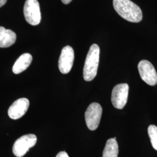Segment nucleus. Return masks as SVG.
<instances>
[{"instance_id":"2","label":"nucleus","mask_w":157,"mask_h":157,"mask_svg":"<svg viewBox=\"0 0 157 157\" xmlns=\"http://www.w3.org/2000/svg\"><path fill=\"white\" fill-rule=\"evenodd\" d=\"M100 47L96 44L90 47L86 56L83 68V78L87 82L95 78L99 63Z\"/></svg>"},{"instance_id":"14","label":"nucleus","mask_w":157,"mask_h":157,"mask_svg":"<svg viewBox=\"0 0 157 157\" xmlns=\"http://www.w3.org/2000/svg\"><path fill=\"white\" fill-rule=\"evenodd\" d=\"M56 157H69L68 156L67 153L65 151L59 152L57 155Z\"/></svg>"},{"instance_id":"8","label":"nucleus","mask_w":157,"mask_h":157,"mask_svg":"<svg viewBox=\"0 0 157 157\" xmlns=\"http://www.w3.org/2000/svg\"><path fill=\"white\" fill-rule=\"evenodd\" d=\"M75 53L72 47L65 46L63 48L58 61V67L63 74L69 73L73 66Z\"/></svg>"},{"instance_id":"13","label":"nucleus","mask_w":157,"mask_h":157,"mask_svg":"<svg viewBox=\"0 0 157 157\" xmlns=\"http://www.w3.org/2000/svg\"><path fill=\"white\" fill-rule=\"evenodd\" d=\"M148 133L152 146L157 151V126L153 124L150 125L148 128Z\"/></svg>"},{"instance_id":"1","label":"nucleus","mask_w":157,"mask_h":157,"mask_svg":"<svg viewBox=\"0 0 157 157\" xmlns=\"http://www.w3.org/2000/svg\"><path fill=\"white\" fill-rule=\"evenodd\" d=\"M115 10L118 14L130 22H140L143 18L140 8L130 0H113Z\"/></svg>"},{"instance_id":"3","label":"nucleus","mask_w":157,"mask_h":157,"mask_svg":"<svg viewBox=\"0 0 157 157\" xmlns=\"http://www.w3.org/2000/svg\"><path fill=\"white\" fill-rule=\"evenodd\" d=\"M37 142V137L33 134L24 135L17 139L13 144L12 152L17 157H22Z\"/></svg>"},{"instance_id":"16","label":"nucleus","mask_w":157,"mask_h":157,"mask_svg":"<svg viewBox=\"0 0 157 157\" xmlns=\"http://www.w3.org/2000/svg\"><path fill=\"white\" fill-rule=\"evenodd\" d=\"M62 2L64 4H69L72 0H61Z\"/></svg>"},{"instance_id":"12","label":"nucleus","mask_w":157,"mask_h":157,"mask_svg":"<svg viewBox=\"0 0 157 157\" xmlns=\"http://www.w3.org/2000/svg\"><path fill=\"white\" fill-rule=\"evenodd\" d=\"M118 144L115 139H109L107 140L102 157H118Z\"/></svg>"},{"instance_id":"15","label":"nucleus","mask_w":157,"mask_h":157,"mask_svg":"<svg viewBox=\"0 0 157 157\" xmlns=\"http://www.w3.org/2000/svg\"><path fill=\"white\" fill-rule=\"evenodd\" d=\"M7 0H0V8L4 6Z\"/></svg>"},{"instance_id":"7","label":"nucleus","mask_w":157,"mask_h":157,"mask_svg":"<svg viewBox=\"0 0 157 157\" xmlns=\"http://www.w3.org/2000/svg\"><path fill=\"white\" fill-rule=\"evenodd\" d=\"M138 70L141 78L146 83L155 86L157 83V73L151 63L147 60H142L139 63Z\"/></svg>"},{"instance_id":"6","label":"nucleus","mask_w":157,"mask_h":157,"mask_svg":"<svg viewBox=\"0 0 157 157\" xmlns=\"http://www.w3.org/2000/svg\"><path fill=\"white\" fill-rule=\"evenodd\" d=\"M129 89V85L127 83L117 84L114 87L111 95L113 107L119 109L124 108L128 101Z\"/></svg>"},{"instance_id":"11","label":"nucleus","mask_w":157,"mask_h":157,"mask_svg":"<svg viewBox=\"0 0 157 157\" xmlns=\"http://www.w3.org/2000/svg\"><path fill=\"white\" fill-rule=\"evenodd\" d=\"M32 56L29 53H25L15 62L13 67L12 71L15 74H19L25 71L30 66L32 62Z\"/></svg>"},{"instance_id":"10","label":"nucleus","mask_w":157,"mask_h":157,"mask_svg":"<svg viewBox=\"0 0 157 157\" xmlns=\"http://www.w3.org/2000/svg\"><path fill=\"white\" fill-rule=\"evenodd\" d=\"M17 40V35L10 29L0 26V48H7L13 45Z\"/></svg>"},{"instance_id":"9","label":"nucleus","mask_w":157,"mask_h":157,"mask_svg":"<svg viewBox=\"0 0 157 157\" xmlns=\"http://www.w3.org/2000/svg\"><path fill=\"white\" fill-rule=\"evenodd\" d=\"M29 107V101L28 98H19L15 101L9 108L8 116L12 119H18L22 117L28 111Z\"/></svg>"},{"instance_id":"5","label":"nucleus","mask_w":157,"mask_h":157,"mask_svg":"<svg viewBox=\"0 0 157 157\" xmlns=\"http://www.w3.org/2000/svg\"><path fill=\"white\" fill-rule=\"evenodd\" d=\"M102 109L97 102H93L88 107L85 112V120L87 126L90 130L97 129L100 122Z\"/></svg>"},{"instance_id":"4","label":"nucleus","mask_w":157,"mask_h":157,"mask_svg":"<svg viewBox=\"0 0 157 157\" xmlns=\"http://www.w3.org/2000/svg\"><path fill=\"white\" fill-rule=\"evenodd\" d=\"M24 16L26 22L31 25L36 26L41 21V12L37 0H26L23 8Z\"/></svg>"}]
</instances>
